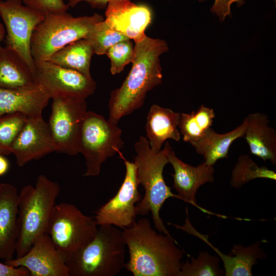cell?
<instances>
[{"mask_svg":"<svg viewBox=\"0 0 276 276\" xmlns=\"http://www.w3.org/2000/svg\"><path fill=\"white\" fill-rule=\"evenodd\" d=\"M34 63L37 82L50 99L67 96L86 99L96 89V82L91 77L49 60Z\"/></svg>","mask_w":276,"mask_h":276,"instance_id":"obj_12","label":"cell"},{"mask_svg":"<svg viewBox=\"0 0 276 276\" xmlns=\"http://www.w3.org/2000/svg\"><path fill=\"white\" fill-rule=\"evenodd\" d=\"M35 73L15 52L0 49V88L24 90L39 86Z\"/></svg>","mask_w":276,"mask_h":276,"instance_id":"obj_22","label":"cell"},{"mask_svg":"<svg viewBox=\"0 0 276 276\" xmlns=\"http://www.w3.org/2000/svg\"><path fill=\"white\" fill-rule=\"evenodd\" d=\"M84 39L91 45L94 54L98 55H105L115 44L129 39L109 27L104 19L95 24Z\"/></svg>","mask_w":276,"mask_h":276,"instance_id":"obj_27","label":"cell"},{"mask_svg":"<svg viewBox=\"0 0 276 276\" xmlns=\"http://www.w3.org/2000/svg\"><path fill=\"white\" fill-rule=\"evenodd\" d=\"M29 270L24 267H13L0 262V276H28Z\"/></svg>","mask_w":276,"mask_h":276,"instance_id":"obj_33","label":"cell"},{"mask_svg":"<svg viewBox=\"0 0 276 276\" xmlns=\"http://www.w3.org/2000/svg\"><path fill=\"white\" fill-rule=\"evenodd\" d=\"M256 178H266L275 180L276 173L266 167L259 166L247 154L240 156L232 173L231 185L239 188L244 184Z\"/></svg>","mask_w":276,"mask_h":276,"instance_id":"obj_26","label":"cell"},{"mask_svg":"<svg viewBox=\"0 0 276 276\" xmlns=\"http://www.w3.org/2000/svg\"><path fill=\"white\" fill-rule=\"evenodd\" d=\"M60 192L58 182L44 175L38 176L35 186L24 187L18 196V234L16 258L24 255L35 240L47 233L53 209Z\"/></svg>","mask_w":276,"mask_h":276,"instance_id":"obj_4","label":"cell"},{"mask_svg":"<svg viewBox=\"0 0 276 276\" xmlns=\"http://www.w3.org/2000/svg\"><path fill=\"white\" fill-rule=\"evenodd\" d=\"M105 16L104 21L109 27L134 42L146 35L145 31L152 21L149 7L131 0H110Z\"/></svg>","mask_w":276,"mask_h":276,"instance_id":"obj_15","label":"cell"},{"mask_svg":"<svg viewBox=\"0 0 276 276\" xmlns=\"http://www.w3.org/2000/svg\"><path fill=\"white\" fill-rule=\"evenodd\" d=\"M168 50L166 41L147 35L134 42L131 68L110 95L108 121L118 124L122 118L143 106L147 93L162 82L160 56Z\"/></svg>","mask_w":276,"mask_h":276,"instance_id":"obj_1","label":"cell"},{"mask_svg":"<svg viewBox=\"0 0 276 276\" xmlns=\"http://www.w3.org/2000/svg\"><path fill=\"white\" fill-rule=\"evenodd\" d=\"M10 164L5 155L0 154V176L4 175L8 171Z\"/></svg>","mask_w":276,"mask_h":276,"instance_id":"obj_35","label":"cell"},{"mask_svg":"<svg viewBox=\"0 0 276 276\" xmlns=\"http://www.w3.org/2000/svg\"><path fill=\"white\" fill-rule=\"evenodd\" d=\"M94 54L90 44L82 38L58 50L52 55L49 61L91 77L90 62Z\"/></svg>","mask_w":276,"mask_h":276,"instance_id":"obj_24","label":"cell"},{"mask_svg":"<svg viewBox=\"0 0 276 276\" xmlns=\"http://www.w3.org/2000/svg\"><path fill=\"white\" fill-rule=\"evenodd\" d=\"M52 99L48 124L56 151L68 155H77L81 128L88 111L86 99L67 96Z\"/></svg>","mask_w":276,"mask_h":276,"instance_id":"obj_9","label":"cell"},{"mask_svg":"<svg viewBox=\"0 0 276 276\" xmlns=\"http://www.w3.org/2000/svg\"><path fill=\"white\" fill-rule=\"evenodd\" d=\"M54 151L56 147L48 123L42 116L28 117L12 146L17 165L23 167Z\"/></svg>","mask_w":276,"mask_h":276,"instance_id":"obj_13","label":"cell"},{"mask_svg":"<svg viewBox=\"0 0 276 276\" xmlns=\"http://www.w3.org/2000/svg\"><path fill=\"white\" fill-rule=\"evenodd\" d=\"M18 196L16 188L0 183V259H13L18 234Z\"/></svg>","mask_w":276,"mask_h":276,"instance_id":"obj_18","label":"cell"},{"mask_svg":"<svg viewBox=\"0 0 276 276\" xmlns=\"http://www.w3.org/2000/svg\"><path fill=\"white\" fill-rule=\"evenodd\" d=\"M122 232L129 254L124 268L133 275H179L183 252L171 235L158 234L145 217Z\"/></svg>","mask_w":276,"mask_h":276,"instance_id":"obj_2","label":"cell"},{"mask_svg":"<svg viewBox=\"0 0 276 276\" xmlns=\"http://www.w3.org/2000/svg\"><path fill=\"white\" fill-rule=\"evenodd\" d=\"M26 6L44 15L67 12L70 7L63 0H20Z\"/></svg>","mask_w":276,"mask_h":276,"instance_id":"obj_31","label":"cell"},{"mask_svg":"<svg viewBox=\"0 0 276 276\" xmlns=\"http://www.w3.org/2000/svg\"><path fill=\"white\" fill-rule=\"evenodd\" d=\"M203 2L205 0H198ZM246 0H214L211 8V12L219 17L220 21H223L231 14V6L236 3L238 7L242 6Z\"/></svg>","mask_w":276,"mask_h":276,"instance_id":"obj_32","label":"cell"},{"mask_svg":"<svg viewBox=\"0 0 276 276\" xmlns=\"http://www.w3.org/2000/svg\"><path fill=\"white\" fill-rule=\"evenodd\" d=\"M110 0H68L67 4L69 7L74 8L79 3L85 2L94 8L103 9L106 7Z\"/></svg>","mask_w":276,"mask_h":276,"instance_id":"obj_34","label":"cell"},{"mask_svg":"<svg viewBox=\"0 0 276 276\" xmlns=\"http://www.w3.org/2000/svg\"><path fill=\"white\" fill-rule=\"evenodd\" d=\"M6 34L4 25L0 22V49L2 48L1 42L5 38Z\"/></svg>","mask_w":276,"mask_h":276,"instance_id":"obj_36","label":"cell"},{"mask_svg":"<svg viewBox=\"0 0 276 276\" xmlns=\"http://www.w3.org/2000/svg\"><path fill=\"white\" fill-rule=\"evenodd\" d=\"M4 263L25 267L31 276H70L65 261L47 233L38 237L24 255Z\"/></svg>","mask_w":276,"mask_h":276,"instance_id":"obj_14","label":"cell"},{"mask_svg":"<svg viewBox=\"0 0 276 276\" xmlns=\"http://www.w3.org/2000/svg\"><path fill=\"white\" fill-rule=\"evenodd\" d=\"M126 246L122 230L99 225L93 240L66 262L70 276L118 275L125 265Z\"/></svg>","mask_w":276,"mask_h":276,"instance_id":"obj_5","label":"cell"},{"mask_svg":"<svg viewBox=\"0 0 276 276\" xmlns=\"http://www.w3.org/2000/svg\"><path fill=\"white\" fill-rule=\"evenodd\" d=\"M220 261L206 251H200L198 256L192 257L182 263L179 276H220L224 270L219 267Z\"/></svg>","mask_w":276,"mask_h":276,"instance_id":"obj_28","label":"cell"},{"mask_svg":"<svg viewBox=\"0 0 276 276\" xmlns=\"http://www.w3.org/2000/svg\"><path fill=\"white\" fill-rule=\"evenodd\" d=\"M134 147L137 183L145 190L143 197L136 205V214L146 216L151 212L154 225L159 232L170 235L160 217L159 212L167 199L178 198L167 185L163 175L164 169L169 163L168 155L172 147L166 142L164 148L155 152L150 148L147 139L141 136Z\"/></svg>","mask_w":276,"mask_h":276,"instance_id":"obj_3","label":"cell"},{"mask_svg":"<svg viewBox=\"0 0 276 276\" xmlns=\"http://www.w3.org/2000/svg\"><path fill=\"white\" fill-rule=\"evenodd\" d=\"M180 113L169 108L153 104L148 113L145 129L150 148L159 151L164 143L168 139L176 141L180 140L178 129Z\"/></svg>","mask_w":276,"mask_h":276,"instance_id":"obj_21","label":"cell"},{"mask_svg":"<svg viewBox=\"0 0 276 276\" xmlns=\"http://www.w3.org/2000/svg\"><path fill=\"white\" fill-rule=\"evenodd\" d=\"M102 15L74 17L67 12L45 15L35 29L31 40L34 62L49 60L52 55L66 45L85 38Z\"/></svg>","mask_w":276,"mask_h":276,"instance_id":"obj_6","label":"cell"},{"mask_svg":"<svg viewBox=\"0 0 276 276\" xmlns=\"http://www.w3.org/2000/svg\"><path fill=\"white\" fill-rule=\"evenodd\" d=\"M246 123L245 118L238 127L222 134L216 132L211 127L201 137L190 144L197 153L204 157L206 164L214 165L218 160L227 158L230 147L233 142L244 137Z\"/></svg>","mask_w":276,"mask_h":276,"instance_id":"obj_23","label":"cell"},{"mask_svg":"<svg viewBox=\"0 0 276 276\" xmlns=\"http://www.w3.org/2000/svg\"><path fill=\"white\" fill-rule=\"evenodd\" d=\"M186 215L187 217L183 225L174 224V226L188 234L198 237L209 245L222 260L226 276H251L252 267L257 264L258 259L265 258L266 256L260 247V242H257L247 247L235 245L228 255L223 254L209 242L208 236L201 234L193 227L190 222L188 214Z\"/></svg>","mask_w":276,"mask_h":276,"instance_id":"obj_17","label":"cell"},{"mask_svg":"<svg viewBox=\"0 0 276 276\" xmlns=\"http://www.w3.org/2000/svg\"><path fill=\"white\" fill-rule=\"evenodd\" d=\"M97 226L94 218L73 204L62 202L54 205L47 233L66 263L93 240Z\"/></svg>","mask_w":276,"mask_h":276,"instance_id":"obj_7","label":"cell"},{"mask_svg":"<svg viewBox=\"0 0 276 276\" xmlns=\"http://www.w3.org/2000/svg\"><path fill=\"white\" fill-rule=\"evenodd\" d=\"M125 166L124 180L117 194L98 209L94 218L97 225H112L123 229L135 221L136 205L141 200L134 162L127 160L120 151L118 153Z\"/></svg>","mask_w":276,"mask_h":276,"instance_id":"obj_11","label":"cell"},{"mask_svg":"<svg viewBox=\"0 0 276 276\" xmlns=\"http://www.w3.org/2000/svg\"><path fill=\"white\" fill-rule=\"evenodd\" d=\"M28 118L20 113L0 116V154H11L13 143Z\"/></svg>","mask_w":276,"mask_h":276,"instance_id":"obj_29","label":"cell"},{"mask_svg":"<svg viewBox=\"0 0 276 276\" xmlns=\"http://www.w3.org/2000/svg\"><path fill=\"white\" fill-rule=\"evenodd\" d=\"M186 214H187V213L188 214V210L187 208H186ZM169 224H171V225H173V226H174V225L175 224H172V223H169Z\"/></svg>","mask_w":276,"mask_h":276,"instance_id":"obj_37","label":"cell"},{"mask_svg":"<svg viewBox=\"0 0 276 276\" xmlns=\"http://www.w3.org/2000/svg\"><path fill=\"white\" fill-rule=\"evenodd\" d=\"M244 138L253 155L276 165V132L269 126L267 115L256 112L246 117Z\"/></svg>","mask_w":276,"mask_h":276,"instance_id":"obj_19","label":"cell"},{"mask_svg":"<svg viewBox=\"0 0 276 276\" xmlns=\"http://www.w3.org/2000/svg\"><path fill=\"white\" fill-rule=\"evenodd\" d=\"M168 156L169 163L174 169L172 174L173 188L177 192L178 199L208 213V211L197 205L195 195L200 186L214 181V165H209L204 162L196 167L187 164L177 157L172 148Z\"/></svg>","mask_w":276,"mask_h":276,"instance_id":"obj_16","label":"cell"},{"mask_svg":"<svg viewBox=\"0 0 276 276\" xmlns=\"http://www.w3.org/2000/svg\"><path fill=\"white\" fill-rule=\"evenodd\" d=\"M50 99L40 85L24 90L0 88V116L20 113L28 117L42 116Z\"/></svg>","mask_w":276,"mask_h":276,"instance_id":"obj_20","label":"cell"},{"mask_svg":"<svg viewBox=\"0 0 276 276\" xmlns=\"http://www.w3.org/2000/svg\"><path fill=\"white\" fill-rule=\"evenodd\" d=\"M0 16L6 29V47L19 55L35 73L31 40L45 15L26 6L20 0H0Z\"/></svg>","mask_w":276,"mask_h":276,"instance_id":"obj_10","label":"cell"},{"mask_svg":"<svg viewBox=\"0 0 276 276\" xmlns=\"http://www.w3.org/2000/svg\"><path fill=\"white\" fill-rule=\"evenodd\" d=\"M122 129L99 114L88 111L80 136L79 151L85 160V176L98 175L102 164L123 148Z\"/></svg>","mask_w":276,"mask_h":276,"instance_id":"obj_8","label":"cell"},{"mask_svg":"<svg viewBox=\"0 0 276 276\" xmlns=\"http://www.w3.org/2000/svg\"><path fill=\"white\" fill-rule=\"evenodd\" d=\"M105 55L110 60V73L115 75L122 72L126 65L132 63L134 45L130 39L123 40L110 47Z\"/></svg>","mask_w":276,"mask_h":276,"instance_id":"obj_30","label":"cell"},{"mask_svg":"<svg viewBox=\"0 0 276 276\" xmlns=\"http://www.w3.org/2000/svg\"><path fill=\"white\" fill-rule=\"evenodd\" d=\"M215 114L213 108L202 105L196 111L181 113L178 129L186 142H192L201 137L213 125Z\"/></svg>","mask_w":276,"mask_h":276,"instance_id":"obj_25","label":"cell"}]
</instances>
